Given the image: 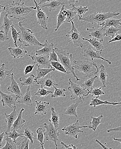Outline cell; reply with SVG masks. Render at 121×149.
<instances>
[{
	"label": "cell",
	"mask_w": 121,
	"mask_h": 149,
	"mask_svg": "<svg viewBox=\"0 0 121 149\" xmlns=\"http://www.w3.org/2000/svg\"><path fill=\"white\" fill-rule=\"evenodd\" d=\"M36 10V7H28L24 2H19L16 3H10L5 6V13L10 18L20 20H23L24 17L28 16L31 12Z\"/></svg>",
	"instance_id": "6da1fadb"
},
{
	"label": "cell",
	"mask_w": 121,
	"mask_h": 149,
	"mask_svg": "<svg viewBox=\"0 0 121 149\" xmlns=\"http://www.w3.org/2000/svg\"><path fill=\"white\" fill-rule=\"evenodd\" d=\"M24 20H21L19 23V41L23 44L24 46L34 45L40 47H44L45 44L40 43L36 38L34 32L29 29H27L23 26L22 23Z\"/></svg>",
	"instance_id": "7a4b0ae2"
},
{
	"label": "cell",
	"mask_w": 121,
	"mask_h": 149,
	"mask_svg": "<svg viewBox=\"0 0 121 149\" xmlns=\"http://www.w3.org/2000/svg\"><path fill=\"white\" fill-rule=\"evenodd\" d=\"M73 63L75 64L74 68L79 70L85 77L90 78L99 72V68L93 60H74Z\"/></svg>",
	"instance_id": "3957f363"
},
{
	"label": "cell",
	"mask_w": 121,
	"mask_h": 149,
	"mask_svg": "<svg viewBox=\"0 0 121 149\" xmlns=\"http://www.w3.org/2000/svg\"><path fill=\"white\" fill-rule=\"evenodd\" d=\"M55 52L57 55L60 63L63 65L66 70V74H72L74 77L76 79V81H80V79L78 78L77 75L74 71V68L73 65V54L66 52L63 49H59L57 47L54 48Z\"/></svg>",
	"instance_id": "277c9868"
},
{
	"label": "cell",
	"mask_w": 121,
	"mask_h": 149,
	"mask_svg": "<svg viewBox=\"0 0 121 149\" xmlns=\"http://www.w3.org/2000/svg\"><path fill=\"white\" fill-rule=\"evenodd\" d=\"M120 14L118 12H110L107 13L95 12L88 16L82 18L81 20L90 22L92 24L101 26L107 19L117 17Z\"/></svg>",
	"instance_id": "5b68a950"
},
{
	"label": "cell",
	"mask_w": 121,
	"mask_h": 149,
	"mask_svg": "<svg viewBox=\"0 0 121 149\" xmlns=\"http://www.w3.org/2000/svg\"><path fill=\"white\" fill-rule=\"evenodd\" d=\"M69 84L70 85V86L68 87V89L71 93V95L70 96L71 100H74L78 97L87 96L91 93V91L85 89L79 85L73 83L71 80V78L69 79Z\"/></svg>",
	"instance_id": "8992f818"
},
{
	"label": "cell",
	"mask_w": 121,
	"mask_h": 149,
	"mask_svg": "<svg viewBox=\"0 0 121 149\" xmlns=\"http://www.w3.org/2000/svg\"><path fill=\"white\" fill-rule=\"evenodd\" d=\"M71 22L72 24V29L66 35V37L69 38L67 42L69 43L72 42L75 46L80 47L82 48L83 47V36L82 34L76 28L74 22L72 21Z\"/></svg>",
	"instance_id": "52a82bcc"
},
{
	"label": "cell",
	"mask_w": 121,
	"mask_h": 149,
	"mask_svg": "<svg viewBox=\"0 0 121 149\" xmlns=\"http://www.w3.org/2000/svg\"><path fill=\"white\" fill-rule=\"evenodd\" d=\"M44 127L46 131L44 132L45 137L47 141H51L55 143L56 149H58L57 142L59 141V133L58 131V129H56L52 123L50 122L49 124L45 123L44 124Z\"/></svg>",
	"instance_id": "ba28073f"
},
{
	"label": "cell",
	"mask_w": 121,
	"mask_h": 149,
	"mask_svg": "<svg viewBox=\"0 0 121 149\" xmlns=\"http://www.w3.org/2000/svg\"><path fill=\"white\" fill-rule=\"evenodd\" d=\"M89 125H83L81 126L79 123V120H77L76 122L69 125L68 126H66L62 129V130L65 132V134L69 136H72L75 139H78V135L79 133L83 132L81 130L82 128H88Z\"/></svg>",
	"instance_id": "9c48e42d"
},
{
	"label": "cell",
	"mask_w": 121,
	"mask_h": 149,
	"mask_svg": "<svg viewBox=\"0 0 121 149\" xmlns=\"http://www.w3.org/2000/svg\"><path fill=\"white\" fill-rule=\"evenodd\" d=\"M1 87V84H0ZM0 95L1 97V102L2 103L3 106H7L10 108H14L16 107V104L18 97L14 94H6L2 92L0 88Z\"/></svg>",
	"instance_id": "30bf717a"
},
{
	"label": "cell",
	"mask_w": 121,
	"mask_h": 149,
	"mask_svg": "<svg viewBox=\"0 0 121 149\" xmlns=\"http://www.w3.org/2000/svg\"><path fill=\"white\" fill-rule=\"evenodd\" d=\"M36 8L37 11L36 17L38 19V24L40 25L41 28L45 30H48V22L49 17L47 16L46 14L44 11L42 10L39 5L38 3H37L36 0H33Z\"/></svg>",
	"instance_id": "8fae6325"
},
{
	"label": "cell",
	"mask_w": 121,
	"mask_h": 149,
	"mask_svg": "<svg viewBox=\"0 0 121 149\" xmlns=\"http://www.w3.org/2000/svg\"><path fill=\"white\" fill-rule=\"evenodd\" d=\"M29 56L32 58V60H34V64L37 66L42 68H53L50 61L49 56L44 55L33 56L31 55H29Z\"/></svg>",
	"instance_id": "7c38bea8"
},
{
	"label": "cell",
	"mask_w": 121,
	"mask_h": 149,
	"mask_svg": "<svg viewBox=\"0 0 121 149\" xmlns=\"http://www.w3.org/2000/svg\"><path fill=\"white\" fill-rule=\"evenodd\" d=\"M84 54L83 56L87 58H91L93 61L94 59H101L103 61H106L108 64L111 65L112 62L108 59H105L101 56L102 52L100 51H94L90 47L86 49L84 51Z\"/></svg>",
	"instance_id": "4fadbf2b"
},
{
	"label": "cell",
	"mask_w": 121,
	"mask_h": 149,
	"mask_svg": "<svg viewBox=\"0 0 121 149\" xmlns=\"http://www.w3.org/2000/svg\"><path fill=\"white\" fill-rule=\"evenodd\" d=\"M99 26L96 27H93L91 29L87 28V31L90 32L89 37L92 36L100 41L103 42L104 40V38L106 36L105 30L103 27L100 28Z\"/></svg>",
	"instance_id": "5bb4252c"
},
{
	"label": "cell",
	"mask_w": 121,
	"mask_h": 149,
	"mask_svg": "<svg viewBox=\"0 0 121 149\" xmlns=\"http://www.w3.org/2000/svg\"><path fill=\"white\" fill-rule=\"evenodd\" d=\"M85 101L84 97H78L77 98L76 103H73L67 107L66 111L62 115H67L69 116H75V121L78 116V114L77 113V109L79 105L83 103Z\"/></svg>",
	"instance_id": "9a60e30c"
},
{
	"label": "cell",
	"mask_w": 121,
	"mask_h": 149,
	"mask_svg": "<svg viewBox=\"0 0 121 149\" xmlns=\"http://www.w3.org/2000/svg\"><path fill=\"white\" fill-rule=\"evenodd\" d=\"M8 76L11 80V84L7 88V90L16 95L19 98H21L22 97V94L20 89L18 83L14 79V74L11 73Z\"/></svg>",
	"instance_id": "2e32d148"
},
{
	"label": "cell",
	"mask_w": 121,
	"mask_h": 149,
	"mask_svg": "<svg viewBox=\"0 0 121 149\" xmlns=\"http://www.w3.org/2000/svg\"><path fill=\"white\" fill-rule=\"evenodd\" d=\"M36 83L37 85H40L41 88H44L45 87L53 88L55 86H58L55 79L53 78V77L50 76V73L40 80L38 81L37 80Z\"/></svg>",
	"instance_id": "e0dca14e"
},
{
	"label": "cell",
	"mask_w": 121,
	"mask_h": 149,
	"mask_svg": "<svg viewBox=\"0 0 121 149\" xmlns=\"http://www.w3.org/2000/svg\"><path fill=\"white\" fill-rule=\"evenodd\" d=\"M11 55L14 58L23 57L27 54V51L24 49L22 45L15 48L9 47L8 48Z\"/></svg>",
	"instance_id": "ac0fdd59"
},
{
	"label": "cell",
	"mask_w": 121,
	"mask_h": 149,
	"mask_svg": "<svg viewBox=\"0 0 121 149\" xmlns=\"http://www.w3.org/2000/svg\"><path fill=\"white\" fill-rule=\"evenodd\" d=\"M30 87L31 86H28L26 94L21 97L20 100L17 101V103L24 104L30 106L33 105V103L35 102V101L31 95Z\"/></svg>",
	"instance_id": "d6986e66"
},
{
	"label": "cell",
	"mask_w": 121,
	"mask_h": 149,
	"mask_svg": "<svg viewBox=\"0 0 121 149\" xmlns=\"http://www.w3.org/2000/svg\"><path fill=\"white\" fill-rule=\"evenodd\" d=\"M45 45L43 48L38 50L37 48L36 49V55H44V56H50V54L52 53L54 50V44L53 43L49 44L48 40L45 41Z\"/></svg>",
	"instance_id": "ffe728a7"
},
{
	"label": "cell",
	"mask_w": 121,
	"mask_h": 149,
	"mask_svg": "<svg viewBox=\"0 0 121 149\" xmlns=\"http://www.w3.org/2000/svg\"><path fill=\"white\" fill-rule=\"evenodd\" d=\"M13 111L10 114H7L5 113V118H6V122L7 124V132L10 131L11 128L12 126L13 125L14 123V122L17 118V112L16 111V107H14Z\"/></svg>",
	"instance_id": "44dd1931"
},
{
	"label": "cell",
	"mask_w": 121,
	"mask_h": 149,
	"mask_svg": "<svg viewBox=\"0 0 121 149\" xmlns=\"http://www.w3.org/2000/svg\"><path fill=\"white\" fill-rule=\"evenodd\" d=\"M36 107L35 114H40L41 115L47 114V111L49 106L50 102H38L35 101Z\"/></svg>",
	"instance_id": "7402d4cb"
},
{
	"label": "cell",
	"mask_w": 121,
	"mask_h": 149,
	"mask_svg": "<svg viewBox=\"0 0 121 149\" xmlns=\"http://www.w3.org/2000/svg\"><path fill=\"white\" fill-rule=\"evenodd\" d=\"M66 16L67 11L65 8V5L64 4L62 5L60 11L57 16V26L55 30V31H57L59 27L66 22Z\"/></svg>",
	"instance_id": "603a6c76"
},
{
	"label": "cell",
	"mask_w": 121,
	"mask_h": 149,
	"mask_svg": "<svg viewBox=\"0 0 121 149\" xmlns=\"http://www.w3.org/2000/svg\"><path fill=\"white\" fill-rule=\"evenodd\" d=\"M112 104L113 105H116L118 104H121V102H109L107 100L106 101H102L98 98V97H94L91 99L89 106H94L95 107H96L97 106L101 105V104Z\"/></svg>",
	"instance_id": "cb8c5ba5"
},
{
	"label": "cell",
	"mask_w": 121,
	"mask_h": 149,
	"mask_svg": "<svg viewBox=\"0 0 121 149\" xmlns=\"http://www.w3.org/2000/svg\"><path fill=\"white\" fill-rule=\"evenodd\" d=\"M24 110H25L24 108H22L20 111L19 113L17 118L14 122L13 124V129H15L17 131L18 130H20L24 126V123L26 121L22 119V113Z\"/></svg>",
	"instance_id": "d4e9b609"
},
{
	"label": "cell",
	"mask_w": 121,
	"mask_h": 149,
	"mask_svg": "<svg viewBox=\"0 0 121 149\" xmlns=\"http://www.w3.org/2000/svg\"><path fill=\"white\" fill-rule=\"evenodd\" d=\"M99 76L98 77V79L101 81L103 84V86L102 87H106V85L108 84H106V79L108 77V74L106 72V70L104 66L103 65H101L99 67Z\"/></svg>",
	"instance_id": "484cf974"
},
{
	"label": "cell",
	"mask_w": 121,
	"mask_h": 149,
	"mask_svg": "<svg viewBox=\"0 0 121 149\" xmlns=\"http://www.w3.org/2000/svg\"><path fill=\"white\" fill-rule=\"evenodd\" d=\"M83 40H87V41H88L90 44L97 51L102 52L103 50L104 49L102 42L97 39L95 38H93L88 39L86 38H83Z\"/></svg>",
	"instance_id": "4316f807"
},
{
	"label": "cell",
	"mask_w": 121,
	"mask_h": 149,
	"mask_svg": "<svg viewBox=\"0 0 121 149\" xmlns=\"http://www.w3.org/2000/svg\"><path fill=\"white\" fill-rule=\"evenodd\" d=\"M104 29L106 27L114 26L118 28L119 26H121V18L119 19H112V18L107 19L103 24L101 25Z\"/></svg>",
	"instance_id": "83f0119b"
},
{
	"label": "cell",
	"mask_w": 121,
	"mask_h": 149,
	"mask_svg": "<svg viewBox=\"0 0 121 149\" xmlns=\"http://www.w3.org/2000/svg\"><path fill=\"white\" fill-rule=\"evenodd\" d=\"M20 80L21 81V87L23 86H31L35 84L37 81L36 77L33 74L30 75L27 78L25 77H21L20 78Z\"/></svg>",
	"instance_id": "f1b7e54d"
},
{
	"label": "cell",
	"mask_w": 121,
	"mask_h": 149,
	"mask_svg": "<svg viewBox=\"0 0 121 149\" xmlns=\"http://www.w3.org/2000/svg\"><path fill=\"white\" fill-rule=\"evenodd\" d=\"M8 15L6 13L4 14V17L3 18V23L1 26V28L4 30L5 34L8 35L10 31L11 26L13 25V20L10 19L8 17Z\"/></svg>",
	"instance_id": "f546056e"
},
{
	"label": "cell",
	"mask_w": 121,
	"mask_h": 149,
	"mask_svg": "<svg viewBox=\"0 0 121 149\" xmlns=\"http://www.w3.org/2000/svg\"><path fill=\"white\" fill-rule=\"evenodd\" d=\"M64 4V3L60 1L53 0L41 8H45V7L48 8H49V11L51 12L52 11L58 10L60 8V6H62Z\"/></svg>",
	"instance_id": "4dcf8cb0"
},
{
	"label": "cell",
	"mask_w": 121,
	"mask_h": 149,
	"mask_svg": "<svg viewBox=\"0 0 121 149\" xmlns=\"http://www.w3.org/2000/svg\"><path fill=\"white\" fill-rule=\"evenodd\" d=\"M55 70L54 68H42L38 66V68L36 70L37 75L36 77V79L37 80L38 79L43 78L49 73H50L52 71H55Z\"/></svg>",
	"instance_id": "1f68e13d"
},
{
	"label": "cell",
	"mask_w": 121,
	"mask_h": 149,
	"mask_svg": "<svg viewBox=\"0 0 121 149\" xmlns=\"http://www.w3.org/2000/svg\"><path fill=\"white\" fill-rule=\"evenodd\" d=\"M103 117L104 116L102 115H101L100 116L97 117L92 116L91 118L92 120L90 123V124L89 125L88 128L93 130L94 132L96 131L97 129H98V130H99V129H98V126L100 124L103 123V122L101 121Z\"/></svg>",
	"instance_id": "d6a6232c"
},
{
	"label": "cell",
	"mask_w": 121,
	"mask_h": 149,
	"mask_svg": "<svg viewBox=\"0 0 121 149\" xmlns=\"http://www.w3.org/2000/svg\"><path fill=\"white\" fill-rule=\"evenodd\" d=\"M51 119H49L50 122L52 123L56 129H58L59 125V116L57 112L55 111V108L52 107L51 108Z\"/></svg>",
	"instance_id": "836d02e7"
},
{
	"label": "cell",
	"mask_w": 121,
	"mask_h": 149,
	"mask_svg": "<svg viewBox=\"0 0 121 149\" xmlns=\"http://www.w3.org/2000/svg\"><path fill=\"white\" fill-rule=\"evenodd\" d=\"M98 78L97 76H94V77H90L88 79H86L83 84L81 85V86L83 88L87 90L91 91L94 88V84L96 79Z\"/></svg>",
	"instance_id": "e575fe53"
},
{
	"label": "cell",
	"mask_w": 121,
	"mask_h": 149,
	"mask_svg": "<svg viewBox=\"0 0 121 149\" xmlns=\"http://www.w3.org/2000/svg\"><path fill=\"white\" fill-rule=\"evenodd\" d=\"M105 35L107 37L111 38H113L116 34L117 32L120 31V29H118V28L114 26H111L109 27H106L105 29Z\"/></svg>",
	"instance_id": "d590c367"
},
{
	"label": "cell",
	"mask_w": 121,
	"mask_h": 149,
	"mask_svg": "<svg viewBox=\"0 0 121 149\" xmlns=\"http://www.w3.org/2000/svg\"><path fill=\"white\" fill-rule=\"evenodd\" d=\"M13 69V68H12L11 70H8L5 67V64L3 63L0 68V81L5 79L7 76L10 74Z\"/></svg>",
	"instance_id": "8d00e7d4"
},
{
	"label": "cell",
	"mask_w": 121,
	"mask_h": 149,
	"mask_svg": "<svg viewBox=\"0 0 121 149\" xmlns=\"http://www.w3.org/2000/svg\"><path fill=\"white\" fill-rule=\"evenodd\" d=\"M29 139L26 137L23 138L22 139L16 143L17 148L19 149H29Z\"/></svg>",
	"instance_id": "74e56055"
},
{
	"label": "cell",
	"mask_w": 121,
	"mask_h": 149,
	"mask_svg": "<svg viewBox=\"0 0 121 149\" xmlns=\"http://www.w3.org/2000/svg\"><path fill=\"white\" fill-rule=\"evenodd\" d=\"M72 8L73 10L76 12L80 20H81V19L83 18V15L89 10L87 6L83 7V6H80L79 7H75V6H73Z\"/></svg>",
	"instance_id": "f35d334b"
},
{
	"label": "cell",
	"mask_w": 121,
	"mask_h": 149,
	"mask_svg": "<svg viewBox=\"0 0 121 149\" xmlns=\"http://www.w3.org/2000/svg\"><path fill=\"white\" fill-rule=\"evenodd\" d=\"M44 130L42 128H38L36 130V132L37 133V138H35L38 141L40 142L41 145V148L44 149V138H45V134H44Z\"/></svg>",
	"instance_id": "ab89813d"
},
{
	"label": "cell",
	"mask_w": 121,
	"mask_h": 149,
	"mask_svg": "<svg viewBox=\"0 0 121 149\" xmlns=\"http://www.w3.org/2000/svg\"><path fill=\"white\" fill-rule=\"evenodd\" d=\"M6 143L4 147L1 148V149H17V147L16 142L14 141L11 138L7 137L5 139Z\"/></svg>",
	"instance_id": "60d3db41"
},
{
	"label": "cell",
	"mask_w": 121,
	"mask_h": 149,
	"mask_svg": "<svg viewBox=\"0 0 121 149\" xmlns=\"http://www.w3.org/2000/svg\"><path fill=\"white\" fill-rule=\"evenodd\" d=\"M5 135L7 137H9V138H11L14 141L17 142V139L19 137H22L24 138L25 136H23V134H21L19 133L18 132H17V130L15 129H13L12 131L9 132H5Z\"/></svg>",
	"instance_id": "b9f144b4"
},
{
	"label": "cell",
	"mask_w": 121,
	"mask_h": 149,
	"mask_svg": "<svg viewBox=\"0 0 121 149\" xmlns=\"http://www.w3.org/2000/svg\"><path fill=\"white\" fill-rule=\"evenodd\" d=\"M55 88V91L51 95L52 98L54 97H65L66 96L65 92L66 91V89L64 88H57L55 86H54Z\"/></svg>",
	"instance_id": "7bdbcfd3"
},
{
	"label": "cell",
	"mask_w": 121,
	"mask_h": 149,
	"mask_svg": "<svg viewBox=\"0 0 121 149\" xmlns=\"http://www.w3.org/2000/svg\"><path fill=\"white\" fill-rule=\"evenodd\" d=\"M53 93V92L50 90H47L44 88H41L35 94V95H37L39 97H46L50 94Z\"/></svg>",
	"instance_id": "ee69618b"
},
{
	"label": "cell",
	"mask_w": 121,
	"mask_h": 149,
	"mask_svg": "<svg viewBox=\"0 0 121 149\" xmlns=\"http://www.w3.org/2000/svg\"><path fill=\"white\" fill-rule=\"evenodd\" d=\"M10 29L12 32V37L13 39L15 47H18V46L17 42L18 40L19 39L20 33L17 32V31L15 29L14 25H13L12 26H11Z\"/></svg>",
	"instance_id": "f6af8a7d"
},
{
	"label": "cell",
	"mask_w": 121,
	"mask_h": 149,
	"mask_svg": "<svg viewBox=\"0 0 121 149\" xmlns=\"http://www.w3.org/2000/svg\"><path fill=\"white\" fill-rule=\"evenodd\" d=\"M90 93L94 97H100L101 95L105 94V93L104 92L102 89V87H99V86L94 88L92 91H91Z\"/></svg>",
	"instance_id": "bcb514c9"
},
{
	"label": "cell",
	"mask_w": 121,
	"mask_h": 149,
	"mask_svg": "<svg viewBox=\"0 0 121 149\" xmlns=\"http://www.w3.org/2000/svg\"><path fill=\"white\" fill-rule=\"evenodd\" d=\"M66 22H70L74 19L75 16L77 14L76 12L73 10V9H67Z\"/></svg>",
	"instance_id": "7dc6e473"
},
{
	"label": "cell",
	"mask_w": 121,
	"mask_h": 149,
	"mask_svg": "<svg viewBox=\"0 0 121 149\" xmlns=\"http://www.w3.org/2000/svg\"><path fill=\"white\" fill-rule=\"evenodd\" d=\"M50 63L52 66L56 70L62 73H66V70L61 63H59L58 61H50Z\"/></svg>",
	"instance_id": "c3c4849f"
},
{
	"label": "cell",
	"mask_w": 121,
	"mask_h": 149,
	"mask_svg": "<svg viewBox=\"0 0 121 149\" xmlns=\"http://www.w3.org/2000/svg\"><path fill=\"white\" fill-rule=\"evenodd\" d=\"M23 136H25L26 138H28L31 141V143H33L34 141V134L32 132L28 127L24 129V132L22 134Z\"/></svg>",
	"instance_id": "681fc988"
},
{
	"label": "cell",
	"mask_w": 121,
	"mask_h": 149,
	"mask_svg": "<svg viewBox=\"0 0 121 149\" xmlns=\"http://www.w3.org/2000/svg\"><path fill=\"white\" fill-rule=\"evenodd\" d=\"M10 39L9 37L5 34L4 31L0 30V41L3 42L5 40H9Z\"/></svg>",
	"instance_id": "f907efd6"
},
{
	"label": "cell",
	"mask_w": 121,
	"mask_h": 149,
	"mask_svg": "<svg viewBox=\"0 0 121 149\" xmlns=\"http://www.w3.org/2000/svg\"><path fill=\"white\" fill-rule=\"evenodd\" d=\"M50 61H58V56L57 53L55 52V50L50 54Z\"/></svg>",
	"instance_id": "816d5d0a"
},
{
	"label": "cell",
	"mask_w": 121,
	"mask_h": 149,
	"mask_svg": "<svg viewBox=\"0 0 121 149\" xmlns=\"http://www.w3.org/2000/svg\"><path fill=\"white\" fill-rule=\"evenodd\" d=\"M34 68H35V65H29L27 66L25 68V71H24L25 75H26L31 72Z\"/></svg>",
	"instance_id": "f5cc1de1"
},
{
	"label": "cell",
	"mask_w": 121,
	"mask_h": 149,
	"mask_svg": "<svg viewBox=\"0 0 121 149\" xmlns=\"http://www.w3.org/2000/svg\"><path fill=\"white\" fill-rule=\"evenodd\" d=\"M120 40H121V34H117L113 38L111 39L107 43L109 44V43H112V42H116V41H120Z\"/></svg>",
	"instance_id": "db71d44e"
},
{
	"label": "cell",
	"mask_w": 121,
	"mask_h": 149,
	"mask_svg": "<svg viewBox=\"0 0 121 149\" xmlns=\"http://www.w3.org/2000/svg\"><path fill=\"white\" fill-rule=\"evenodd\" d=\"M61 144H62V147H64L66 149H76V148L75 146H74L73 144H69V145H66L65 143H64L63 142H61Z\"/></svg>",
	"instance_id": "11a10c76"
},
{
	"label": "cell",
	"mask_w": 121,
	"mask_h": 149,
	"mask_svg": "<svg viewBox=\"0 0 121 149\" xmlns=\"http://www.w3.org/2000/svg\"><path fill=\"white\" fill-rule=\"evenodd\" d=\"M4 134H5L4 132H2L0 133V149L1 148V146H2Z\"/></svg>",
	"instance_id": "9f6ffc18"
},
{
	"label": "cell",
	"mask_w": 121,
	"mask_h": 149,
	"mask_svg": "<svg viewBox=\"0 0 121 149\" xmlns=\"http://www.w3.org/2000/svg\"><path fill=\"white\" fill-rule=\"evenodd\" d=\"M79 0H68V3H69V6L71 7L75 6L76 4L78 3Z\"/></svg>",
	"instance_id": "6f0895ef"
},
{
	"label": "cell",
	"mask_w": 121,
	"mask_h": 149,
	"mask_svg": "<svg viewBox=\"0 0 121 149\" xmlns=\"http://www.w3.org/2000/svg\"><path fill=\"white\" fill-rule=\"evenodd\" d=\"M121 126L117 127V128H113V129H109L107 130V132L110 133L113 132H121Z\"/></svg>",
	"instance_id": "680465c9"
},
{
	"label": "cell",
	"mask_w": 121,
	"mask_h": 149,
	"mask_svg": "<svg viewBox=\"0 0 121 149\" xmlns=\"http://www.w3.org/2000/svg\"><path fill=\"white\" fill-rule=\"evenodd\" d=\"M96 141L97 142V143H99V144H100V145H101V146L103 148L105 149H112V148H108V147H106L105 146H104V145H103L102 143H101V142L99 140H98L96 139Z\"/></svg>",
	"instance_id": "91938a15"
},
{
	"label": "cell",
	"mask_w": 121,
	"mask_h": 149,
	"mask_svg": "<svg viewBox=\"0 0 121 149\" xmlns=\"http://www.w3.org/2000/svg\"><path fill=\"white\" fill-rule=\"evenodd\" d=\"M53 0H40L39 3H38L39 5L44 4L47 2H50Z\"/></svg>",
	"instance_id": "94428289"
},
{
	"label": "cell",
	"mask_w": 121,
	"mask_h": 149,
	"mask_svg": "<svg viewBox=\"0 0 121 149\" xmlns=\"http://www.w3.org/2000/svg\"><path fill=\"white\" fill-rule=\"evenodd\" d=\"M4 10H5V6L0 5V17H1V13L2 12L4 11ZM0 24H1V22H0Z\"/></svg>",
	"instance_id": "6125c7cd"
},
{
	"label": "cell",
	"mask_w": 121,
	"mask_h": 149,
	"mask_svg": "<svg viewBox=\"0 0 121 149\" xmlns=\"http://www.w3.org/2000/svg\"><path fill=\"white\" fill-rule=\"evenodd\" d=\"M113 139L114 141H117L120 142L121 143V138H120V139H116L115 137H114Z\"/></svg>",
	"instance_id": "be15d7a7"
},
{
	"label": "cell",
	"mask_w": 121,
	"mask_h": 149,
	"mask_svg": "<svg viewBox=\"0 0 121 149\" xmlns=\"http://www.w3.org/2000/svg\"><path fill=\"white\" fill-rule=\"evenodd\" d=\"M12 1L13 2V3H15V1H14V0H12Z\"/></svg>",
	"instance_id": "e7e4bbea"
},
{
	"label": "cell",
	"mask_w": 121,
	"mask_h": 149,
	"mask_svg": "<svg viewBox=\"0 0 121 149\" xmlns=\"http://www.w3.org/2000/svg\"><path fill=\"white\" fill-rule=\"evenodd\" d=\"M22 0H20V2H21Z\"/></svg>",
	"instance_id": "03108f58"
}]
</instances>
